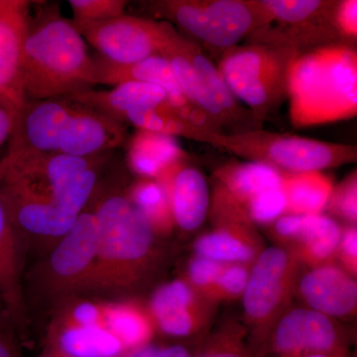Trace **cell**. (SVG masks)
Instances as JSON below:
<instances>
[{"mask_svg": "<svg viewBox=\"0 0 357 357\" xmlns=\"http://www.w3.org/2000/svg\"><path fill=\"white\" fill-rule=\"evenodd\" d=\"M126 178L114 160L89 199L98 246L82 294L128 295L144 286L161 263L159 237L129 199Z\"/></svg>", "mask_w": 357, "mask_h": 357, "instance_id": "cell-1", "label": "cell"}, {"mask_svg": "<svg viewBox=\"0 0 357 357\" xmlns=\"http://www.w3.org/2000/svg\"><path fill=\"white\" fill-rule=\"evenodd\" d=\"M128 138L126 124L68 98L27 100L16 116L4 156L93 157L115 152Z\"/></svg>", "mask_w": 357, "mask_h": 357, "instance_id": "cell-2", "label": "cell"}, {"mask_svg": "<svg viewBox=\"0 0 357 357\" xmlns=\"http://www.w3.org/2000/svg\"><path fill=\"white\" fill-rule=\"evenodd\" d=\"M30 11L22 60L25 100L64 98L93 89L95 58L58 4L39 2Z\"/></svg>", "mask_w": 357, "mask_h": 357, "instance_id": "cell-3", "label": "cell"}, {"mask_svg": "<svg viewBox=\"0 0 357 357\" xmlns=\"http://www.w3.org/2000/svg\"><path fill=\"white\" fill-rule=\"evenodd\" d=\"M289 116L295 128L354 119L357 114V53L332 44L298 54L287 75Z\"/></svg>", "mask_w": 357, "mask_h": 357, "instance_id": "cell-4", "label": "cell"}, {"mask_svg": "<svg viewBox=\"0 0 357 357\" xmlns=\"http://www.w3.org/2000/svg\"><path fill=\"white\" fill-rule=\"evenodd\" d=\"M114 159L77 174L55 194L46 196L0 183V201L26 253L37 245L43 248L45 255L72 229Z\"/></svg>", "mask_w": 357, "mask_h": 357, "instance_id": "cell-5", "label": "cell"}, {"mask_svg": "<svg viewBox=\"0 0 357 357\" xmlns=\"http://www.w3.org/2000/svg\"><path fill=\"white\" fill-rule=\"evenodd\" d=\"M145 4L150 14L177 26L188 38L222 52L271 22L263 0H156Z\"/></svg>", "mask_w": 357, "mask_h": 357, "instance_id": "cell-6", "label": "cell"}, {"mask_svg": "<svg viewBox=\"0 0 357 357\" xmlns=\"http://www.w3.org/2000/svg\"><path fill=\"white\" fill-rule=\"evenodd\" d=\"M210 145L249 161L266 164L282 173L321 172L356 163L357 160V148L352 145L269 132L262 128L213 134Z\"/></svg>", "mask_w": 357, "mask_h": 357, "instance_id": "cell-7", "label": "cell"}, {"mask_svg": "<svg viewBox=\"0 0 357 357\" xmlns=\"http://www.w3.org/2000/svg\"><path fill=\"white\" fill-rule=\"evenodd\" d=\"M96 246L98 222L88 204L72 229L25 276L27 306L32 298L55 307L68 298L81 296L95 263Z\"/></svg>", "mask_w": 357, "mask_h": 357, "instance_id": "cell-8", "label": "cell"}, {"mask_svg": "<svg viewBox=\"0 0 357 357\" xmlns=\"http://www.w3.org/2000/svg\"><path fill=\"white\" fill-rule=\"evenodd\" d=\"M299 52L251 43L222 52L218 68L232 95L263 123L287 98L289 66Z\"/></svg>", "mask_w": 357, "mask_h": 357, "instance_id": "cell-9", "label": "cell"}, {"mask_svg": "<svg viewBox=\"0 0 357 357\" xmlns=\"http://www.w3.org/2000/svg\"><path fill=\"white\" fill-rule=\"evenodd\" d=\"M351 340L337 319L307 307H295L282 312L250 352L251 357L347 354Z\"/></svg>", "mask_w": 357, "mask_h": 357, "instance_id": "cell-10", "label": "cell"}, {"mask_svg": "<svg viewBox=\"0 0 357 357\" xmlns=\"http://www.w3.org/2000/svg\"><path fill=\"white\" fill-rule=\"evenodd\" d=\"M271 22L251 35L255 44L302 52L344 44L335 25V0H263Z\"/></svg>", "mask_w": 357, "mask_h": 357, "instance_id": "cell-11", "label": "cell"}, {"mask_svg": "<svg viewBox=\"0 0 357 357\" xmlns=\"http://www.w3.org/2000/svg\"><path fill=\"white\" fill-rule=\"evenodd\" d=\"M300 264L286 249L278 245L263 249L250 265L243 295L244 316L255 330L249 349L255 347L272 324L284 312L296 290Z\"/></svg>", "mask_w": 357, "mask_h": 357, "instance_id": "cell-12", "label": "cell"}, {"mask_svg": "<svg viewBox=\"0 0 357 357\" xmlns=\"http://www.w3.org/2000/svg\"><path fill=\"white\" fill-rule=\"evenodd\" d=\"M73 21L84 41L114 64L128 65L159 55L168 39L169 23L123 15L100 22Z\"/></svg>", "mask_w": 357, "mask_h": 357, "instance_id": "cell-13", "label": "cell"}, {"mask_svg": "<svg viewBox=\"0 0 357 357\" xmlns=\"http://www.w3.org/2000/svg\"><path fill=\"white\" fill-rule=\"evenodd\" d=\"M208 215L215 227L195 241V255L223 264H252L265 248L255 225L237 206L215 194H211Z\"/></svg>", "mask_w": 357, "mask_h": 357, "instance_id": "cell-14", "label": "cell"}, {"mask_svg": "<svg viewBox=\"0 0 357 357\" xmlns=\"http://www.w3.org/2000/svg\"><path fill=\"white\" fill-rule=\"evenodd\" d=\"M115 152L93 157L56 153H28L0 160V183H9L33 194H55L77 174L105 165Z\"/></svg>", "mask_w": 357, "mask_h": 357, "instance_id": "cell-15", "label": "cell"}, {"mask_svg": "<svg viewBox=\"0 0 357 357\" xmlns=\"http://www.w3.org/2000/svg\"><path fill=\"white\" fill-rule=\"evenodd\" d=\"M269 227L272 236L281 243L278 246L300 265L319 266L335 258L342 227L328 215L286 213Z\"/></svg>", "mask_w": 357, "mask_h": 357, "instance_id": "cell-16", "label": "cell"}, {"mask_svg": "<svg viewBox=\"0 0 357 357\" xmlns=\"http://www.w3.org/2000/svg\"><path fill=\"white\" fill-rule=\"evenodd\" d=\"M211 305L185 279H175L155 290L147 307L157 331L170 337L190 338L206 328Z\"/></svg>", "mask_w": 357, "mask_h": 357, "instance_id": "cell-17", "label": "cell"}, {"mask_svg": "<svg viewBox=\"0 0 357 357\" xmlns=\"http://www.w3.org/2000/svg\"><path fill=\"white\" fill-rule=\"evenodd\" d=\"M31 4L0 0V98L13 107L16 116L26 102L22 60Z\"/></svg>", "mask_w": 357, "mask_h": 357, "instance_id": "cell-18", "label": "cell"}, {"mask_svg": "<svg viewBox=\"0 0 357 357\" xmlns=\"http://www.w3.org/2000/svg\"><path fill=\"white\" fill-rule=\"evenodd\" d=\"M26 251L0 201V303L9 326L24 340L30 312L24 291Z\"/></svg>", "mask_w": 357, "mask_h": 357, "instance_id": "cell-19", "label": "cell"}, {"mask_svg": "<svg viewBox=\"0 0 357 357\" xmlns=\"http://www.w3.org/2000/svg\"><path fill=\"white\" fill-rule=\"evenodd\" d=\"M306 307L333 319L354 316L357 309L356 276L333 262L310 267L296 285Z\"/></svg>", "mask_w": 357, "mask_h": 357, "instance_id": "cell-20", "label": "cell"}, {"mask_svg": "<svg viewBox=\"0 0 357 357\" xmlns=\"http://www.w3.org/2000/svg\"><path fill=\"white\" fill-rule=\"evenodd\" d=\"M155 180L168 196L176 227L187 232L198 229L211 208V192L204 174L185 159L167 168Z\"/></svg>", "mask_w": 357, "mask_h": 357, "instance_id": "cell-21", "label": "cell"}, {"mask_svg": "<svg viewBox=\"0 0 357 357\" xmlns=\"http://www.w3.org/2000/svg\"><path fill=\"white\" fill-rule=\"evenodd\" d=\"M283 185L282 172L259 162H232L215 172V185L246 215V210L268 192ZM248 218V217H246Z\"/></svg>", "mask_w": 357, "mask_h": 357, "instance_id": "cell-22", "label": "cell"}, {"mask_svg": "<svg viewBox=\"0 0 357 357\" xmlns=\"http://www.w3.org/2000/svg\"><path fill=\"white\" fill-rule=\"evenodd\" d=\"M95 86H117L128 82L151 84L166 91L168 96L167 102L174 109H182L192 105L178 86L168 61L162 56H151L139 62L128 65L114 64L100 56L95 58Z\"/></svg>", "mask_w": 357, "mask_h": 357, "instance_id": "cell-23", "label": "cell"}, {"mask_svg": "<svg viewBox=\"0 0 357 357\" xmlns=\"http://www.w3.org/2000/svg\"><path fill=\"white\" fill-rule=\"evenodd\" d=\"M124 123V117L132 110L158 107L168 100L163 89L155 84L128 82L110 91H89L64 96ZM126 124V123H124Z\"/></svg>", "mask_w": 357, "mask_h": 357, "instance_id": "cell-24", "label": "cell"}, {"mask_svg": "<svg viewBox=\"0 0 357 357\" xmlns=\"http://www.w3.org/2000/svg\"><path fill=\"white\" fill-rule=\"evenodd\" d=\"M45 347L66 357H123V344L102 326L67 325L51 319Z\"/></svg>", "mask_w": 357, "mask_h": 357, "instance_id": "cell-25", "label": "cell"}, {"mask_svg": "<svg viewBox=\"0 0 357 357\" xmlns=\"http://www.w3.org/2000/svg\"><path fill=\"white\" fill-rule=\"evenodd\" d=\"M126 166L138 178H157L173 164L189 159L177 138L137 129L128 138Z\"/></svg>", "mask_w": 357, "mask_h": 357, "instance_id": "cell-26", "label": "cell"}, {"mask_svg": "<svg viewBox=\"0 0 357 357\" xmlns=\"http://www.w3.org/2000/svg\"><path fill=\"white\" fill-rule=\"evenodd\" d=\"M105 328L131 351L151 344L156 326L148 307L132 300L103 301Z\"/></svg>", "mask_w": 357, "mask_h": 357, "instance_id": "cell-27", "label": "cell"}, {"mask_svg": "<svg viewBox=\"0 0 357 357\" xmlns=\"http://www.w3.org/2000/svg\"><path fill=\"white\" fill-rule=\"evenodd\" d=\"M286 213L319 215L332 194V180L321 172L282 173Z\"/></svg>", "mask_w": 357, "mask_h": 357, "instance_id": "cell-28", "label": "cell"}, {"mask_svg": "<svg viewBox=\"0 0 357 357\" xmlns=\"http://www.w3.org/2000/svg\"><path fill=\"white\" fill-rule=\"evenodd\" d=\"M123 121L137 129L153 131L171 137L199 141L206 144H210L213 134H218L188 121L167 100L158 107L132 110L126 115Z\"/></svg>", "mask_w": 357, "mask_h": 357, "instance_id": "cell-29", "label": "cell"}, {"mask_svg": "<svg viewBox=\"0 0 357 357\" xmlns=\"http://www.w3.org/2000/svg\"><path fill=\"white\" fill-rule=\"evenodd\" d=\"M128 196L159 238L172 234L176 225L170 202L158 181L137 178L129 183Z\"/></svg>", "mask_w": 357, "mask_h": 357, "instance_id": "cell-30", "label": "cell"}, {"mask_svg": "<svg viewBox=\"0 0 357 357\" xmlns=\"http://www.w3.org/2000/svg\"><path fill=\"white\" fill-rule=\"evenodd\" d=\"M192 357H251V352L243 328L230 325L204 340Z\"/></svg>", "mask_w": 357, "mask_h": 357, "instance_id": "cell-31", "label": "cell"}, {"mask_svg": "<svg viewBox=\"0 0 357 357\" xmlns=\"http://www.w3.org/2000/svg\"><path fill=\"white\" fill-rule=\"evenodd\" d=\"M333 217L344 220L349 225L357 222V173L349 174L342 182L333 187L326 210Z\"/></svg>", "mask_w": 357, "mask_h": 357, "instance_id": "cell-32", "label": "cell"}, {"mask_svg": "<svg viewBox=\"0 0 357 357\" xmlns=\"http://www.w3.org/2000/svg\"><path fill=\"white\" fill-rule=\"evenodd\" d=\"M250 265L225 264L211 295V302H229L243 297Z\"/></svg>", "mask_w": 357, "mask_h": 357, "instance_id": "cell-33", "label": "cell"}, {"mask_svg": "<svg viewBox=\"0 0 357 357\" xmlns=\"http://www.w3.org/2000/svg\"><path fill=\"white\" fill-rule=\"evenodd\" d=\"M128 2L124 0H70L75 21L100 22L123 15Z\"/></svg>", "mask_w": 357, "mask_h": 357, "instance_id": "cell-34", "label": "cell"}, {"mask_svg": "<svg viewBox=\"0 0 357 357\" xmlns=\"http://www.w3.org/2000/svg\"><path fill=\"white\" fill-rule=\"evenodd\" d=\"M223 265V263L195 255L188 265L187 277L185 279L199 295L211 302V293Z\"/></svg>", "mask_w": 357, "mask_h": 357, "instance_id": "cell-35", "label": "cell"}, {"mask_svg": "<svg viewBox=\"0 0 357 357\" xmlns=\"http://www.w3.org/2000/svg\"><path fill=\"white\" fill-rule=\"evenodd\" d=\"M335 25L338 35L344 44L354 43L357 38V1H337L335 11Z\"/></svg>", "mask_w": 357, "mask_h": 357, "instance_id": "cell-36", "label": "cell"}, {"mask_svg": "<svg viewBox=\"0 0 357 357\" xmlns=\"http://www.w3.org/2000/svg\"><path fill=\"white\" fill-rule=\"evenodd\" d=\"M340 266L349 273L357 274V229L356 225H349L342 230L337 255Z\"/></svg>", "mask_w": 357, "mask_h": 357, "instance_id": "cell-37", "label": "cell"}, {"mask_svg": "<svg viewBox=\"0 0 357 357\" xmlns=\"http://www.w3.org/2000/svg\"><path fill=\"white\" fill-rule=\"evenodd\" d=\"M189 347L184 344L160 345L151 344L128 352L123 357H192Z\"/></svg>", "mask_w": 357, "mask_h": 357, "instance_id": "cell-38", "label": "cell"}, {"mask_svg": "<svg viewBox=\"0 0 357 357\" xmlns=\"http://www.w3.org/2000/svg\"><path fill=\"white\" fill-rule=\"evenodd\" d=\"M0 357H25L21 340L10 326L0 330Z\"/></svg>", "mask_w": 357, "mask_h": 357, "instance_id": "cell-39", "label": "cell"}, {"mask_svg": "<svg viewBox=\"0 0 357 357\" xmlns=\"http://www.w3.org/2000/svg\"><path fill=\"white\" fill-rule=\"evenodd\" d=\"M16 112L6 100L0 98V147L6 144L13 133Z\"/></svg>", "mask_w": 357, "mask_h": 357, "instance_id": "cell-40", "label": "cell"}, {"mask_svg": "<svg viewBox=\"0 0 357 357\" xmlns=\"http://www.w3.org/2000/svg\"><path fill=\"white\" fill-rule=\"evenodd\" d=\"M39 357H66L59 352L53 351V349L44 347V351Z\"/></svg>", "mask_w": 357, "mask_h": 357, "instance_id": "cell-41", "label": "cell"}, {"mask_svg": "<svg viewBox=\"0 0 357 357\" xmlns=\"http://www.w3.org/2000/svg\"><path fill=\"white\" fill-rule=\"evenodd\" d=\"M351 352H347V354H319V356H311L304 357H351Z\"/></svg>", "mask_w": 357, "mask_h": 357, "instance_id": "cell-42", "label": "cell"}, {"mask_svg": "<svg viewBox=\"0 0 357 357\" xmlns=\"http://www.w3.org/2000/svg\"><path fill=\"white\" fill-rule=\"evenodd\" d=\"M8 326H10L8 325V323H7L6 319H2L1 317H0V330H1V328H8Z\"/></svg>", "mask_w": 357, "mask_h": 357, "instance_id": "cell-43", "label": "cell"}, {"mask_svg": "<svg viewBox=\"0 0 357 357\" xmlns=\"http://www.w3.org/2000/svg\"><path fill=\"white\" fill-rule=\"evenodd\" d=\"M351 357H356V354H354H354H351Z\"/></svg>", "mask_w": 357, "mask_h": 357, "instance_id": "cell-44", "label": "cell"}]
</instances>
